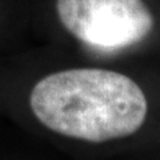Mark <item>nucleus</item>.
<instances>
[{"instance_id":"nucleus-1","label":"nucleus","mask_w":160,"mask_h":160,"mask_svg":"<svg viewBox=\"0 0 160 160\" xmlns=\"http://www.w3.org/2000/svg\"><path fill=\"white\" fill-rule=\"evenodd\" d=\"M143 67L88 62L36 43L0 52V119L62 155H119L160 126V84Z\"/></svg>"},{"instance_id":"nucleus-3","label":"nucleus","mask_w":160,"mask_h":160,"mask_svg":"<svg viewBox=\"0 0 160 160\" xmlns=\"http://www.w3.org/2000/svg\"><path fill=\"white\" fill-rule=\"evenodd\" d=\"M32 43L27 0H0V52Z\"/></svg>"},{"instance_id":"nucleus-2","label":"nucleus","mask_w":160,"mask_h":160,"mask_svg":"<svg viewBox=\"0 0 160 160\" xmlns=\"http://www.w3.org/2000/svg\"><path fill=\"white\" fill-rule=\"evenodd\" d=\"M32 39L98 63L143 64L160 52V0H27Z\"/></svg>"}]
</instances>
